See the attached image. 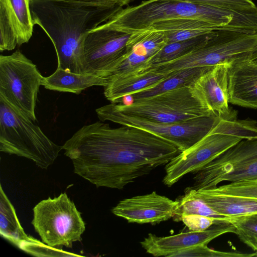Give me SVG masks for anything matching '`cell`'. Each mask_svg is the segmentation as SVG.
<instances>
[{
    "instance_id": "cell-28",
    "label": "cell",
    "mask_w": 257,
    "mask_h": 257,
    "mask_svg": "<svg viewBox=\"0 0 257 257\" xmlns=\"http://www.w3.org/2000/svg\"><path fill=\"white\" fill-rule=\"evenodd\" d=\"M201 256V257H252V253L240 252H225L209 248L207 245H198L176 252L170 257Z\"/></svg>"
},
{
    "instance_id": "cell-9",
    "label": "cell",
    "mask_w": 257,
    "mask_h": 257,
    "mask_svg": "<svg viewBox=\"0 0 257 257\" xmlns=\"http://www.w3.org/2000/svg\"><path fill=\"white\" fill-rule=\"evenodd\" d=\"M43 77L36 65L19 50L0 56V95L34 121Z\"/></svg>"
},
{
    "instance_id": "cell-31",
    "label": "cell",
    "mask_w": 257,
    "mask_h": 257,
    "mask_svg": "<svg viewBox=\"0 0 257 257\" xmlns=\"http://www.w3.org/2000/svg\"><path fill=\"white\" fill-rule=\"evenodd\" d=\"M248 60L252 63L257 65V46L250 52Z\"/></svg>"
},
{
    "instance_id": "cell-5",
    "label": "cell",
    "mask_w": 257,
    "mask_h": 257,
    "mask_svg": "<svg viewBox=\"0 0 257 257\" xmlns=\"http://www.w3.org/2000/svg\"><path fill=\"white\" fill-rule=\"evenodd\" d=\"M31 118L0 95V151L29 159L47 169L63 150Z\"/></svg>"
},
{
    "instance_id": "cell-24",
    "label": "cell",
    "mask_w": 257,
    "mask_h": 257,
    "mask_svg": "<svg viewBox=\"0 0 257 257\" xmlns=\"http://www.w3.org/2000/svg\"><path fill=\"white\" fill-rule=\"evenodd\" d=\"M167 44V39L164 33L147 30L132 33L127 43V48H139L147 52L152 58Z\"/></svg>"
},
{
    "instance_id": "cell-8",
    "label": "cell",
    "mask_w": 257,
    "mask_h": 257,
    "mask_svg": "<svg viewBox=\"0 0 257 257\" xmlns=\"http://www.w3.org/2000/svg\"><path fill=\"white\" fill-rule=\"evenodd\" d=\"M33 213L32 224L46 244L60 249L63 246L72 247L73 242L82 240L85 224L66 193L41 201Z\"/></svg>"
},
{
    "instance_id": "cell-7",
    "label": "cell",
    "mask_w": 257,
    "mask_h": 257,
    "mask_svg": "<svg viewBox=\"0 0 257 257\" xmlns=\"http://www.w3.org/2000/svg\"><path fill=\"white\" fill-rule=\"evenodd\" d=\"M104 106L121 113L162 123H176L216 115L192 94L189 85L135 99L130 104L111 103Z\"/></svg>"
},
{
    "instance_id": "cell-20",
    "label": "cell",
    "mask_w": 257,
    "mask_h": 257,
    "mask_svg": "<svg viewBox=\"0 0 257 257\" xmlns=\"http://www.w3.org/2000/svg\"><path fill=\"white\" fill-rule=\"evenodd\" d=\"M106 85L105 78L86 73H75L57 68L48 77H43L41 85L54 91L80 94L83 90L93 86Z\"/></svg>"
},
{
    "instance_id": "cell-14",
    "label": "cell",
    "mask_w": 257,
    "mask_h": 257,
    "mask_svg": "<svg viewBox=\"0 0 257 257\" xmlns=\"http://www.w3.org/2000/svg\"><path fill=\"white\" fill-rule=\"evenodd\" d=\"M177 204V200L153 191L123 199L111 209V212L130 223L156 224L173 217Z\"/></svg>"
},
{
    "instance_id": "cell-22",
    "label": "cell",
    "mask_w": 257,
    "mask_h": 257,
    "mask_svg": "<svg viewBox=\"0 0 257 257\" xmlns=\"http://www.w3.org/2000/svg\"><path fill=\"white\" fill-rule=\"evenodd\" d=\"M209 68L196 67L180 70L172 73L167 79L155 86L144 89L130 96L133 100H135L162 93L183 86L190 85Z\"/></svg>"
},
{
    "instance_id": "cell-6",
    "label": "cell",
    "mask_w": 257,
    "mask_h": 257,
    "mask_svg": "<svg viewBox=\"0 0 257 257\" xmlns=\"http://www.w3.org/2000/svg\"><path fill=\"white\" fill-rule=\"evenodd\" d=\"M256 46V31L223 26L205 43L189 53L168 62L151 65L146 70L170 74L188 68H210L224 63L229 65L248 59Z\"/></svg>"
},
{
    "instance_id": "cell-18",
    "label": "cell",
    "mask_w": 257,
    "mask_h": 257,
    "mask_svg": "<svg viewBox=\"0 0 257 257\" xmlns=\"http://www.w3.org/2000/svg\"><path fill=\"white\" fill-rule=\"evenodd\" d=\"M185 192L224 217H232L257 212V198L217 194L210 189H195L191 187L186 189Z\"/></svg>"
},
{
    "instance_id": "cell-21",
    "label": "cell",
    "mask_w": 257,
    "mask_h": 257,
    "mask_svg": "<svg viewBox=\"0 0 257 257\" xmlns=\"http://www.w3.org/2000/svg\"><path fill=\"white\" fill-rule=\"evenodd\" d=\"M0 233L20 248L32 237L27 235L17 218L13 205L1 186Z\"/></svg>"
},
{
    "instance_id": "cell-23",
    "label": "cell",
    "mask_w": 257,
    "mask_h": 257,
    "mask_svg": "<svg viewBox=\"0 0 257 257\" xmlns=\"http://www.w3.org/2000/svg\"><path fill=\"white\" fill-rule=\"evenodd\" d=\"M216 31L192 39L167 43L148 60L146 68L151 65L168 62L189 53L205 43L215 34Z\"/></svg>"
},
{
    "instance_id": "cell-15",
    "label": "cell",
    "mask_w": 257,
    "mask_h": 257,
    "mask_svg": "<svg viewBox=\"0 0 257 257\" xmlns=\"http://www.w3.org/2000/svg\"><path fill=\"white\" fill-rule=\"evenodd\" d=\"M31 0H0V51L14 50L29 42L34 24Z\"/></svg>"
},
{
    "instance_id": "cell-30",
    "label": "cell",
    "mask_w": 257,
    "mask_h": 257,
    "mask_svg": "<svg viewBox=\"0 0 257 257\" xmlns=\"http://www.w3.org/2000/svg\"><path fill=\"white\" fill-rule=\"evenodd\" d=\"M181 221L192 231L205 230L217 221L210 217L193 214L182 216L179 220Z\"/></svg>"
},
{
    "instance_id": "cell-2",
    "label": "cell",
    "mask_w": 257,
    "mask_h": 257,
    "mask_svg": "<svg viewBox=\"0 0 257 257\" xmlns=\"http://www.w3.org/2000/svg\"><path fill=\"white\" fill-rule=\"evenodd\" d=\"M108 0H31L34 25L52 42L57 68L84 73L83 36L108 21L122 8Z\"/></svg>"
},
{
    "instance_id": "cell-25",
    "label": "cell",
    "mask_w": 257,
    "mask_h": 257,
    "mask_svg": "<svg viewBox=\"0 0 257 257\" xmlns=\"http://www.w3.org/2000/svg\"><path fill=\"white\" fill-rule=\"evenodd\" d=\"M234 226L235 234L243 243L257 251V212L227 217Z\"/></svg>"
},
{
    "instance_id": "cell-13",
    "label": "cell",
    "mask_w": 257,
    "mask_h": 257,
    "mask_svg": "<svg viewBox=\"0 0 257 257\" xmlns=\"http://www.w3.org/2000/svg\"><path fill=\"white\" fill-rule=\"evenodd\" d=\"M234 226L225 218L214 223L202 231H192L178 234L159 237L152 233L140 242L146 252L155 256L170 257L176 252L198 245H207L223 234L234 233Z\"/></svg>"
},
{
    "instance_id": "cell-33",
    "label": "cell",
    "mask_w": 257,
    "mask_h": 257,
    "mask_svg": "<svg viewBox=\"0 0 257 257\" xmlns=\"http://www.w3.org/2000/svg\"><path fill=\"white\" fill-rule=\"evenodd\" d=\"M252 256H257V251H255L254 253H252Z\"/></svg>"
},
{
    "instance_id": "cell-19",
    "label": "cell",
    "mask_w": 257,
    "mask_h": 257,
    "mask_svg": "<svg viewBox=\"0 0 257 257\" xmlns=\"http://www.w3.org/2000/svg\"><path fill=\"white\" fill-rule=\"evenodd\" d=\"M172 73L152 70H141L111 80L104 87V95L111 103H117L123 98L158 85Z\"/></svg>"
},
{
    "instance_id": "cell-1",
    "label": "cell",
    "mask_w": 257,
    "mask_h": 257,
    "mask_svg": "<svg viewBox=\"0 0 257 257\" xmlns=\"http://www.w3.org/2000/svg\"><path fill=\"white\" fill-rule=\"evenodd\" d=\"M96 121L79 129L62 146L74 172L97 187L123 189L181 151L173 143L149 132Z\"/></svg>"
},
{
    "instance_id": "cell-10",
    "label": "cell",
    "mask_w": 257,
    "mask_h": 257,
    "mask_svg": "<svg viewBox=\"0 0 257 257\" xmlns=\"http://www.w3.org/2000/svg\"><path fill=\"white\" fill-rule=\"evenodd\" d=\"M196 174L192 188L211 189L224 181L257 179V138L243 140Z\"/></svg>"
},
{
    "instance_id": "cell-12",
    "label": "cell",
    "mask_w": 257,
    "mask_h": 257,
    "mask_svg": "<svg viewBox=\"0 0 257 257\" xmlns=\"http://www.w3.org/2000/svg\"><path fill=\"white\" fill-rule=\"evenodd\" d=\"M132 34L119 30L106 22L87 32L81 40L84 73L106 80L128 52L127 43Z\"/></svg>"
},
{
    "instance_id": "cell-17",
    "label": "cell",
    "mask_w": 257,
    "mask_h": 257,
    "mask_svg": "<svg viewBox=\"0 0 257 257\" xmlns=\"http://www.w3.org/2000/svg\"><path fill=\"white\" fill-rule=\"evenodd\" d=\"M228 91L229 103L257 109V65L248 59L229 64Z\"/></svg>"
},
{
    "instance_id": "cell-32",
    "label": "cell",
    "mask_w": 257,
    "mask_h": 257,
    "mask_svg": "<svg viewBox=\"0 0 257 257\" xmlns=\"http://www.w3.org/2000/svg\"><path fill=\"white\" fill-rule=\"evenodd\" d=\"M112 1L121 7L128 5L130 3L134 0H108Z\"/></svg>"
},
{
    "instance_id": "cell-4",
    "label": "cell",
    "mask_w": 257,
    "mask_h": 257,
    "mask_svg": "<svg viewBox=\"0 0 257 257\" xmlns=\"http://www.w3.org/2000/svg\"><path fill=\"white\" fill-rule=\"evenodd\" d=\"M256 138L257 121L238 119L234 110L225 117H220L205 136L167 163L163 182L171 187L185 175L196 173L241 140Z\"/></svg>"
},
{
    "instance_id": "cell-29",
    "label": "cell",
    "mask_w": 257,
    "mask_h": 257,
    "mask_svg": "<svg viewBox=\"0 0 257 257\" xmlns=\"http://www.w3.org/2000/svg\"><path fill=\"white\" fill-rule=\"evenodd\" d=\"M184 1L237 12L247 11L256 6L251 0Z\"/></svg>"
},
{
    "instance_id": "cell-16",
    "label": "cell",
    "mask_w": 257,
    "mask_h": 257,
    "mask_svg": "<svg viewBox=\"0 0 257 257\" xmlns=\"http://www.w3.org/2000/svg\"><path fill=\"white\" fill-rule=\"evenodd\" d=\"M227 64L209 68L189 85L192 94L217 116L225 117L233 111L229 107Z\"/></svg>"
},
{
    "instance_id": "cell-27",
    "label": "cell",
    "mask_w": 257,
    "mask_h": 257,
    "mask_svg": "<svg viewBox=\"0 0 257 257\" xmlns=\"http://www.w3.org/2000/svg\"><path fill=\"white\" fill-rule=\"evenodd\" d=\"M210 189L217 194L257 198V179L232 182Z\"/></svg>"
},
{
    "instance_id": "cell-26",
    "label": "cell",
    "mask_w": 257,
    "mask_h": 257,
    "mask_svg": "<svg viewBox=\"0 0 257 257\" xmlns=\"http://www.w3.org/2000/svg\"><path fill=\"white\" fill-rule=\"evenodd\" d=\"M220 28L200 20L179 19L157 22L149 26L145 31L151 30L170 33L192 29L216 31L219 30Z\"/></svg>"
},
{
    "instance_id": "cell-3",
    "label": "cell",
    "mask_w": 257,
    "mask_h": 257,
    "mask_svg": "<svg viewBox=\"0 0 257 257\" xmlns=\"http://www.w3.org/2000/svg\"><path fill=\"white\" fill-rule=\"evenodd\" d=\"M256 11L255 9L233 11L184 0H147L122 9L107 23L130 33L145 31L158 22L179 19L200 20L221 27L232 20H250Z\"/></svg>"
},
{
    "instance_id": "cell-11",
    "label": "cell",
    "mask_w": 257,
    "mask_h": 257,
    "mask_svg": "<svg viewBox=\"0 0 257 257\" xmlns=\"http://www.w3.org/2000/svg\"><path fill=\"white\" fill-rule=\"evenodd\" d=\"M96 112L100 121L137 127L160 136L175 145L181 152L205 136L220 117L211 115L176 123H162L116 112L104 105L97 108Z\"/></svg>"
}]
</instances>
